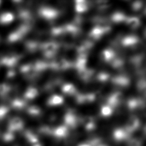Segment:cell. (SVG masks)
Returning <instances> with one entry per match:
<instances>
[{"label": "cell", "mask_w": 146, "mask_h": 146, "mask_svg": "<svg viewBox=\"0 0 146 146\" xmlns=\"http://www.w3.org/2000/svg\"><path fill=\"white\" fill-rule=\"evenodd\" d=\"M39 14L46 19H55L59 14L58 11L55 10L54 8H51L50 7H43L40 8L39 10Z\"/></svg>", "instance_id": "1"}, {"label": "cell", "mask_w": 146, "mask_h": 146, "mask_svg": "<svg viewBox=\"0 0 146 146\" xmlns=\"http://www.w3.org/2000/svg\"><path fill=\"white\" fill-rule=\"evenodd\" d=\"M64 102V98L60 95L53 94L51 95L47 100V104L49 106H58Z\"/></svg>", "instance_id": "2"}, {"label": "cell", "mask_w": 146, "mask_h": 146, "mask_svg": "<svg viewBox=\"0 0 146 146\" xmlns=\"http://www.w3.org/2000/svg\"><path fill=\"white\" fill-rule=\"evenodd\" d=\"M100 58L104 62L111 63L115 58V53L110 49H105L102 51Z\"/></svg>", "instance_id": "3"}, {"label": "cell", "mask_w": 146, "mask_h": 146, "mask_svg": "<svg viewBox=\"0 0 146 146\" xmlns=\"http://www.w3.org/2000/svg\"><path fill=\"white\" fill-rule=\"evenodd\" d=\"M139 124L140 122L139 119L136 116H132L131 118H129L127 123V131L128 132L134 131L139 127Z\"/></svg>", "instance_id": "4"}, {"label": "cell", "mask_w": 146, "mask_h": 146, "mask_svg": "<svg viewBox=\"0 0 146 146\" xmlns=\"http://www.w3.org/2000/svg\"><path fill=\"white\" fill-rule=\"evenodd\" d=\"M75 9L76 13L79 14L83 13L89 9V5L85 1H76L75 2Z\"/></svg>", "instance_id": "5"}, {"label": "cell", "mask_w": 146, "mask_h": 146, "mask_svg": "<svg viewBox=\"0 0 146 146\" xmlns=\"http://www.w3.org/2000/svg\"><path fill=\"white\" fill-rule=\"evenodd\" d=\"M125 22L127 26L132 29H136L140 25V21L136 17H128Z\"/></svg>", "instance_id": "6"}, {"label": "cell", "mask_w": 146, "mask_h": 146, "mask_svg": "<svg viewBox=\"0 0 146 146\" xmlns=\"http://www.w3.org/2000/svg\"><path fill=\"white\" fill-rule=\"evenodd\" d=\"M62 92L67 95H73L76 92L75 86L71 83H65L62 87Z\"/></svg>", "instance_id": "7"}, {"label": "cell", "mask_w": 146, "mask_h": 146, "mask_svg": "<svg viewBox=\"0 0 146 146\" xmlns=\"http://www.w3.org/2000/svg\"><path fill=\"white\" fill-rule=\"evenodd\" d=\"M83 123L84 127L88 131L92 130L95 126L94 119L91 116H87L83 118Z\"/></svg>", "instance_id": "8"}, {"label": "cell", "mask_w": 146, "mask_h": 146, "mask_svg": "<svg viewBox=\"0 0 146 146\" xmlns=\"http://www.w3.org/2000/svg\"><path fill=\"white\" fill-rule=\"evenodd\" d=\"M113 113L112 107L109 104H104L101 107L100 113L103 117H109Z\"/></svg>", "instance_id": "9"}, {"label": "cell", "mask_w": 146, "mask_h": 146, "mask_svg": "<svg viewBox=\"0 0 146 146\" xmlns=\"http://www.w3.org/2000/svg\"><path fill=\"white\" fill-rule=\"evenodd\" d=\"M126 18L127 17H125V15L123 13L119 11L113 13L111 17V19L112 20V21L116 23L121 22L123 21H125Z\"/></svg>", "instance_id": "10"}, {"label": "cell", "mask_w": 146, "mask_h": 146, "mask_svg": "<svg viewBox=\"0 0 146 146\" xmlns=\"http://www.w3.org/2000/svg\"><path fill=\"white\" fill-rule=\"evenodd\" d=\"M39 95V91L35 87H30L29 88L26 92V96L27 99H33L38 96Z\"/></svg>", "instance_id": "11"}, {"label": "cell", "mask_w": 146, "mask_h": 146, "mask_svg": "<svg viewBox=\"0 0 146 146\" xmlns=\"http://www.w3.org/2000/svg\"><path fill=\"white\" fill-rule=\"evenodd\" d=\"M67 129L64 126H60L57 127L54 130V134L56 136L58 137H61L64 136L67 134Z\"/></svg>", "instance_id": "12"}, {"label": "cell", "mask_w": 146, "mask_h": 146, "mask_svg": "<svg viewBox=\"0 0 146 146\" xmlns=\"http://www.w3.org/2000/svg\"><path fill=\"white\" fill-rule=\"evenodd\" d=\"M113 136L117 140H121L124 139L126 136V132L121 129H116L114 133Z\"/></svg>", "instance_id": "13"}, {"label": "cell", "mask_w": 146, "mask_h": 146, "mask_svg": "<svg viewBox=\"0 0 146 146\" xmlns=\"http://www.w3.org/2000/svg\"><path fill=\"white\" fill-rule=\"evenodd\" d=\"M140 142L136 139H133L130 140L128 144V146H140Z\"/></svg>", "instance_id": "14"}, {"label": "cell", "mask_w": 146, "mask_h": 146, "mask_svg": "<svg viewBox=\"0 0 146 146\" xmlns=\"http://www.w3.org/2000/svg\"><path fill=\"white\" fill-rule=\"evenodd\" d=\"M79 146H91V145L90 144H88L86 143V144H82Z\"/></svg>", "instance_id": "15"}]
</instances>
